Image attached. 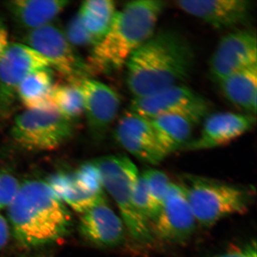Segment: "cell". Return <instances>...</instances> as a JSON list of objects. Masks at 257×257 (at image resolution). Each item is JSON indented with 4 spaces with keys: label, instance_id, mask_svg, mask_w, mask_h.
I'll return each instance as SVG.
<instances>
[{
    "label": "cell",
    "instance_id": "cell-1",
    "mask_svg": "<svg viewBox=\"0 0 257 257\" xmlns=\"http://www.w3.org/2000/svg\"><path fill=\"white\" fill-rule=\"evenodd\" d=\"M194 63V50L183 35L172 30L154 33L125 65L128 90L140 98L183 84Z\"/></svg>",
    "mask_w": 257,
    "mask_h": 257
},
{
    "label": "cell",
    "instance_id": "cell-2",
    "mask_svg": "<svg viewBox=\"0 0 257 257\" xmlns=\"http://www.w3.org/2000/svg\"><path fill=\"white\" fill-rule=\"evenodd\" d=\"M15 239L25 248H35L62 239L68 233L70 213L47 182L20 183L8 207Z\"/></svg>",
    "mask_w": 257,
    "mask_h": 257
},
{
    "label": "cell",
    "instance_id": "cell-3",
    "mask_svg": "<svg viewBox=\"0 0 257 257\" xmlns=\"http://www.w3.org/2000/svg\"><path fill=\"white\" fill-rule=\"evenodd\" d=\"M165 3L140 0L128 3L116 12L105 36L92 47L87 73H109L123 68L134 52L155 33Z\"/></svg>",
    "mask_w": 257,
    "mask_h": 257
},
{
    "label": "cell",
    "instance_id": "cell-4",
    "mask_svg": "<svg viewBox=\"0 0 257 257\" xmlns=\"http://www.w3.org/2000/svg\"><path fill=\"white\" fill-rule=\"evenodd\" d=\"M197 224L210 228L221 219L247 212L255 192L251 187L186 175L180 183Z\"/></svg>",
    "mask_w": 257,
    "mask_h": 257
},
{
    "label": "cell",
    "instance_id": "cell-5",
    "mask_svg": "<svg viewBox=\"0 0 257 257\" xmlns=\"http://www.w3.org/2000/svg\"><path fill=\"white\" fill-rule=\"evenodd\" d=\"M100 173L103 188L110 194L126 231L135 241L150 244L155 238L148 221L134 203V187L140 175L135 163L125 155H109L93 160Z\"/></svg>",
    "mask_w": 257,
    "mask_h": 257
},
{
    "label": "cell",
    "instance_id": "cell-6",
    "mask_svg": "<svg viewBox=\"0 0 257 257\" xmlns=\"http://www.w3.org/2000/svg\"><path fill=\"white\" fill-rule=\"evenodd\" d=\"M73 134V121L55 108L28 109L17 116L12 128L15 143L30 151H51L62 146Z\"/></svg>",
    "mask_w": 257,
    "mask_h": 257
},
{
    "label": "cell",
    "instance_id": "cell-7",
    "mask_svg": "<svg viewBox=\"0 0 257 257\" xmlns=\"http://www.w3.org/2000/svg\"><path fill=\"white\" fill-rule=\"evenodd\" d=\"M210 109V103L205 98L187 86L178 84L151 95L133 98L128 110L148 119L162 115H179L197 125L207 117Z\"/></svg>",
    "mask_w": 257,
    "mask_h": 257
},
{
    "label": "cell",
    "instance_id": "cell-8",
    "mask_svg": "<svg viewBox=\"0 0 257 257\" xmlns=\"http://www.w3.org/2000/svg\"><path fill=\"white\" fill-rule=\"evenodd\" d=\"M25 41L28 46L50 61L51 66L69 82H79L87 77L85 62L57 25L51 23L28 32Z\"/></svg>",
    "mask_w": 257,
    "mask_h": 257
},
{
    "label": "cell",
    "instance_id": "cell-9",
    "mask_svg": "<svg viewBox=\"0 0 257 257\" xmlns=\"http://www.w3.org/2000/svg\"><path fill=\"white\" fill-rule=\"evenodd\" d=\"M50 67V61L28 45H10L0 57V111L11 110L18 86L27 76Z\"/></svg>",
    "mask_w": 257,
    "mask_h": 257
},
{
    "label": "cell",
    "instance_id": "cell-10",
    "mask_svg": "<svg viewBox=\"0 0 257 257\" xmlns=\"http://www.w3.org/2000/svg\"><path fill=\"white\" fill-rule=\"evenodd\" d=\"M197 225L182 186L172 182L156 219L151 224L154 238L169 243H182L192 237Z\"/></svg>",
    "mask_w": 257,
    "mask_h": 257
},
{
    "label": "cell",
    "instance_id": "cell-11",
    "mask_svg": "<svg viewBox=\"0 0 257 257\" xmlns=\"http://www.w3.org/2000/svg\"><path fill=\"white\" fill-rule=\"evenodd\" d=\"M257 64L256 35L237 30L221 39L209 62L211 79L219 83L231 74Z\"/></svg>",
    "mask_w": 257,
    "mask_h": 257
},
{
    "label": "cell",
    "instance_id": "cell-12",
    "mask_svg": "<svg viewBox=\"0 0 257 257\" xmlns=\"http://www.w3.org/2000/svg\"><path fill=\"white\" fill-rule=\"evenodd\" d=\"M114 138L128 153L145 163L159 165L167 157L157 142L150 120L133 111L122 115Z\"/></svg>",
    "mask_w": 257,
    "mask_h": 257
},
{
    "label": "cell",
    "instance_id": "cell-13",
    "mask_svg": "<svg viewBox=\"0 0 257 257\" xmlns=\"http://www.w3.org/2000/svg\"><path fill=\"white\" fill-rule=\"evenodd\" d=\"M84 98V113L89 132L95 140H101L114 122L119 110V96L104 83L88 77L74 82Z\"/></svg>",
    "mask_w": 257,
    "mask_h": 257
},
{
    "label": "cell",
    "instance_id": "cell-14",
    "mask_svg": "<svg viewBox=\"0 0 257 257\" xmlns=\"http://www.w3.org/2000/svg\"><path fill=\"white\" fill-rule=\"evenodd\" d=\"M176 6L217 30L234 28L246 23L252 10L248 0H181Z\"/></svg>",
    "mask_w": 257,
    "mask_h": 257
},
{
    "label": "cell",
    "instance_id": "cell-15",
    "mask_svg": "<svg viewBox=\"0 0 257 257\" xmlns=\"http://www.w3.org/2000/svg\"><path fill=\"white\" fill-rule=\"evenodd\" d=\"M253 115L219 112L204 119L202 131L197 138L185 147L187 150H203L224 146L250 131L255 124Z\"/></svg>",
    "mask_w": 257,
    "mask_h": 257
},
{
    "label": "cell",
    "instance_id": "cell-16",
    "mask_svg": "<svg viewBox=\"0 0 257 257\" xmlns=\"http://www.w3.org/2000/svg\"><path fill=\"white\" fill-rule=\"evenodd\" d=\"M125 226L106 199L82 214L79 229L83 237L95 246L110 248L124 240Z\"/></svg>",
    "mask_w": 257,
    "mask_h": 257
},
{
    "label": "cell",
    "instance_id": "cell-17",
    "mask_svg": "<svg viewBox=\"0 0 257 257\" xmlns=\"http://www.w3.org/2000/svg\"><path fill=\"white\" fill-rule=\"evenodd\" d=\"M64 0H15L6 7L13 20L25 30H36L51 24L69 5Z\"/></svg>",
    "mask_w": 257,
    "mask_h": 257
},
{
    "label": "cell",
    "instance_id": "cell-18",
    "mask_svg": "<svg viewBox=\"0 0 257 257\" xmlns=\"http://www.w3.org/2000/svg\"><path fill=\"white\" fill-rule=\"evenodd\" d=\"M218 84L230 102L248 114H256L257 64L231 74Z\"/></svg>",
    "mask_w": 257,
    "mask_h": 257
},
{
    "label": "cell",
    "instance_id": "cell-19",
    "mask_svg": "<svg viewBox=\"0 0 257 257\" xmlns=\"http://www.w3.org/2000/svg\"><path fill=\"white\" fill-rule=\"evenodd\" d=\"M150 120L157 142L167 156L185 148L192 140L196 124L184 116L162 115Z\"/></svg>",
    "mask_w": 257,
    "mask_h": 257
},
{
    "label": "cell",
    "instance_id": "cell-20",
    "mask_svg": "<svg viewBox=\"0 0 257 257\" xmlns=\"http://www.w3.org/2000/svg\"><path fill=\"white\" fill-rule=\"evenodd\" d=\"M53 87L50 69H41L29 74L22 81L17 96L30 110L55 108L51 100Z\"/></svg>",
    "mask_w": 257,
    "mask_h": 257
},
{
    "label": "cell",
    "instance_id": "cell-21",
    "mask_svg": "<svg viewBox=\"0 0 257 257\" xmlns=\"http://www.w3.org/2000/svg\"><path fill=\"white\" fill-rule=\"evenodd\" d=\"M47 183L64 204L81 214L105 199L104 195L94 196L84 192L76 183L72 174L57 172L51 176Z\"/></svg>",
    "mask_w": 257,
    "mask_h": 257
},
{
    "label": "cell",
    "instance_id": "cell-22",
    "mask_svg": "<svg viewBox=\"0 0 257 257\" xmlns=\"http://www.w3.org/2000/svg\"><path fill=\"white\" fill-rule=\"evenodd\" d=\"M116 12V5L111 0H89L82 3L78 15L97 44L110 29Z\"/></svg>",
    "mask_w": 257,
    "mask_h": 257
},
{
    "label": "cell",
    "instance_id": "cell-23",
    "mask_svg": "<svg viewBox=\"0 0 257 257\" xmlns=\"http://www.w3.org/2000/svg\"><path fill=\"white\" fill-rule=\"evenodd\" d=\"M51 100L55 109L70 121L78 119L84 113V98L76 83L54 85Z\"/></svg>",
    "mask_w": 257,
    "mask_h": 257
},
{
    "label": "cell",
    "instance_id": "cell-24",
    "mask_svg": "<svg viewBox=\"0 0 257 257\" xmlns=\"http://www.w3.org/2000/svg\"><path fill=\"white\" fill-rule=\"evenodd\" d=\"M141 174L146 182L157 216L172 182L167 174L155 169H149Z\"/></svg>",
    "mask_w": 257,
    "mask_h": 257
},
{
    "label": "cell",
    "instance_id": "cell-25",
    "mask_svg": "<svg viewBox=\"0 0 257 257\" xmlns=\"http://www.w3.org/2000/svg\"><path fill=\"white\" fill-rule=\"evenodd\" d=\"M74 181L84 192L94 196L104 195V188L99 171L94 162L82 164L74 173Z\"/></svg>",
    "mask_w": 257,
    "mask_h": 257
},
{
    "label": "cell",
    "instance_id": "cell-26",
    "mask_svg": "<svg viewBox=\"0 0 257 257\" xmlns=\"http://www.w3.org/2000/svg\"><path fill=\"white\" fill-rule=\"evenodd\" d=\"M134 203L140 215L151 224L157 217V212L154 207L146 182L141 173L138 176L134 187Z\"/></svg>",
    "mask_w": 257,
    "mask_h": 257
},
{
    "label": "cell",
    "instance_id": "cell-27",
    "mask_svg": "<svg viewBox=\"0 0 257 257\" xmlns=\"http://www.w3.org/2000/svg\"><path fill=\"white\" fill-rule=\"evenodd\" d=\"M64 32L66 37L72 47H94L96 42L84 28L82 20L77 14L69 20Z\"/></svg>",
    "mask_w": 257,
    "mask_h": 257
},
{
    "label": "cell",
    "instance_id": "cell-28",
    "mask_svg": "<svg viewBox=\"0 0 257 257\" xmlns=\"http://www.w3.org/2000/svg\"><path fill=\"white\" fill-rule=\"evenodd\" d=\"M18 179L6 171H0V210L9 207L20 188Z\"/></svg>",
    "mask_w": 257,
    "mask_h": 257
},
{
    "label": "cell",
    "instance_id": "cell-29",
    "mask_svg": "<svg viewBox=\"0 0 257 257\" xmlns=\"http://www.w3.org/2000/svg\"><path fill=\"white\" fill-rule=\"evenodd\" d=\"M214 257H257L256 241L231 246Z\"/></svg>",
    "mask_w": 257,
    "mask_h": 257
},
{
    "label": "cell",
    "instance_id": "cell-30",
    "mask_svg": "<svg viewBox=\"0 0 257 257\" xmlns=\"http://www.w3.org/2000/svg\"><path fill=\"white\" fill-rule=\"evenodd\" d=\"M9 45V34L8 29L3 19L0 18V57L5 53Z\"/></svg>",
    "mask_w": 257,
    "mask_h": 257
},
{
    "label": "cell",
    "instance_id": "cell-31",
    "mask_svg": "<svg viewBox=\"0 0 257 257\" xmlns=\"http://www.w3.org/2000/svg\"><path fill=\"white\" fill-rule=\"evenodd\" d=\"M10 236V226L8 221L0 214V251L8 243Z\"/></svg>",
    "mask_w": 257,
    "mask_h": 257
},
{
    "label": "cell",
    "instance_id": "cell-32",
    "mask_svg": "<svg viewBox=\"0 0 257 257\" xmlns=\"http://www.w3.org/2000/svg\"><path fill=\"white\" fill-rule=\"evenodd\" d=\"M25 257H50L47 256L45 254H35V255H31V256H25Z\"/></svg>",
    "mask_w": 257,
    "mask_h": 257
}]
</instances>
